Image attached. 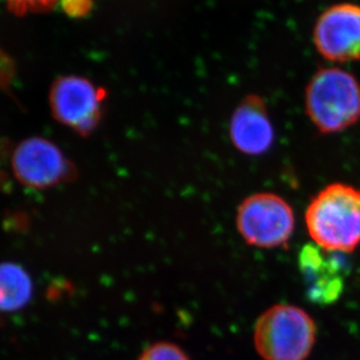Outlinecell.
Masks as SVG:
<instances>
[{"label": "cell", "instance_id": "obj_12", "mask_svg": "<svg viewBox=\"0 0 360 360\" xmlns=\"http://www.w3.org/2000/svg\"><path fill=\"white\" fill-rule=\"evenodd\" d=\"M6 3L14 13L26 14L51 10L60 0H6Z\"/></svg>", "mask_w": 360, "mask_h": 360}, {"label": "cell", "instance_id": "obj_9", "mask_svg": "<svg viewBox=\"0 0 360 360\" xmlns=\"http://www.w3.org/2000/svg\"><path fill=\"white\" fill-rule=\"evenodd\" d=\"M333 254L316 245H307L300 252V269L308 284L309 298L316 304H331L343 291V270Z\"/></svg>", "mask_w": 360, "mask_h": 360}, {"label": "cell", "instance_id": "obj_7", "mask_svg": "<svg viewBox=\"0 0 360 360\" xmlns=\"http://www.w3.org/2000/svg\"><path fill=\"white\" fill-rule=\"evenodd\" d=\"M314 44L324 59L347 63L360 60V5L336 4L316 21Z\"/></svg>", "mask_w": 360, "mask_h": 360}, {"label": "cell", "instance_id": "obj_1", "mask_svg": "<svg viewBox=\"0 0 360 360\" xmlns=\"http://www.w3.org/2000/svg\"><path fill=\"white\" fill-rule=\"evenodd\" d=\"M305 225L314 245L329 253H352L360 246V188L329 184L309 202Z\"/></svg>", "mask_w": 360, "mask_h": 360}, {"label": "cell", "instance_id": "obj_6", "mask_svg": "<svg viewBox=\"0 0 360 360\" xmlns=\"http://www.w3.org/2000/svg\"><path fill=\"white\" fill-rule=\"evenodd\" d=\"M11 167L19 183L37 190L66 183L75 176L73 164L59 146L41 137L19 143L12 153Z\"/></svg>", "mask_w": 360, "mask_h": 360}, {"label": "cell", "instance_id": "obj_14", "mask_svg": "<svg viewBox=\"0 0 360 360\" xmlns=\"http://www.w3.org/2000/svg\"><path fill=\"white\" fill-rule=\"evenodd\" d=\"M13 77V63L0 51V86L10 87Z\"/></svg>", "mask_w": 360, "mask_h": 360}, {"label": "cell", "instance_id": "obj_10", "mask_svg": "<svg viewBox=\"0 0 360 360\" xmlns=\"http://www.w3.org/2000/svg\"><path fill=\"white\" fill-rule=\"evenodd\" d=\"M33 283L19 264H0V312H15L31 301Z\"/></svg>", "mask_w": 360, "mask_h": 360}, {"label": "cell", "instance_id": "obj_8", "mask_svg": "<svg viewBox=\"0 0 360 360\" xmlns=\"http://www.w3.org/2000/svg\"><path fill=\"white\" fill-rule=\"evenodd\" d=\"M229 139L239 153L261 156L275 142V130L267 104L259 95H248L233 111L229 121Z\"/></svg>", "mask_w": 360, "mask_h": 360}, {"label": "cell", "instance_id": "obj_13", "mask_svg": "<svg viewBox=\"0 0 360 360\" xmlns=\"http://www.w3.org/2000/svg\"><path fill=\"white\" fill-rule=\"evenodd\" d=\"M60 6L70 17H84L91 10L93 0H60Z\"/></svg>", "mask_w": 360, "mask_h": 360}, {"label": "cell", "instance_id": "obj_2", "mask_svg": "<svg viewBox=\"0 0 360 360\" xmlns=\"http://www.w3.org/2000/svg\"><path fill=\"white\" fill-rule=\"evenodd\" d=\"M305 112L323 135L351 128L360 120V82L338 67L316 72L305 89Z\"/></svg>", "mask_w": 360, "mask_h": 360}, {"label": "cell", "instance_id": "obj_3", "mask_svg": "<svg viewBox=\"0 0 360 360\" xmlns=\"http://www.w3.org/2000/svg\"><path fill=\"white\" fill-rule=\"evenodd\" d=\"M316 340L315 319L296 305H273L254 326V347L264 360H307Z\"/></svg>", "mask_w": 360, "mask_h": 360}, {"label": "cell", "instance_id": "obj_11", "mask_svg": "<svg viewBox=\"0 0 360 360\" xmlns=\"http://www.w3.org/2000/svg\"><path fill=\"white\" fill-rule=\"evenodd\" d=\"M137 360H192L177 344L162 340L146 347Z\"/></svg>", "mask_w": 360, "mask_h": 360}, {"label": "cell", "instance_id": "obj_5", "mask_svg": "<svg viewBox=\"0 0 360 360\" xmlns=\"http://www.w3.org/2000/svg\"><path fill=\"white\" fill-rule=\"evenodd\" d=\"M107 91L81 77H65L53 84L49 104L53 116L80 135L100 124Z\"/></svg>", "mask_w": 360, "mask_h": 360}, {"label": "cell", "instance_id": "obj_4", "mask_svg": "<svg viewBox=\"0 0 360 360\" xmlns=\"http://www.w3.org/2000/svg\"><path fill=\"white\" fill-rule=\"evenodd\" d=\"M295 221L290 204L271 192L252 194L236 212V229L243 241L261 250L287 246L294 234Z\"/></svg>", "mask_w": 360, "mask_h": 360}]
</instances>
